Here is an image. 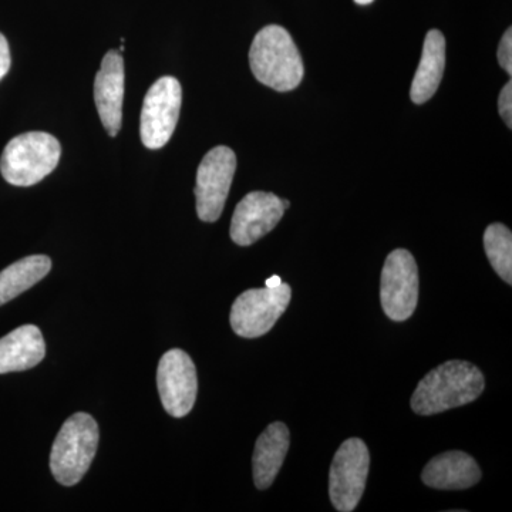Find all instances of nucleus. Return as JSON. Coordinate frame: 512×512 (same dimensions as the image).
<instances>
[{"label":"nucleus","instance_id":"obj_17","mask_svg":"<svg viewBox=\"0 0 512 512\" xmlns=\"http://www.w3.org/2000/svg\"><path fill=\"white\" fill-rule=\"evenodd\" d=\"M52 269L46 255H30L0 272V306L39 284Z\"/></svg>","mask_w":512,"mask_h":512},{"label":"nucleus","instance_id":"obj_22","mask_svg":"<svg viewBox=\"0 0 512 512\" xmlns=\"http://www.w3.org/2000/svg\"><path fill=\"white\" fill-rule=\"evenodd\" d=\"M282 284L281 276L274 275L271 278L266 279L265 286L266 288H278L279 285Z\"/></svg>","mask_w":512,"mask_h":512},{"label":"nucleus","instance_id":"obj_13","mask_svg":"<svg viewBox=\"0 0 512 512\" xmlns=\"http://www.w3.org/2000/svg\"><path fill=\"white\" fill-rule=\"evenodd\" d=\"M423 483L436 490H467L481 480V470L473 457L463 451H447L424 467Z\"/></svg>","mask_w":512,"mask_h":512},{"label":"nucleus","instance_id":"obj_5","mask_svg":"<svg viewBox=\"0 0 512 512\" xmlns=\"http://www.w3.org/2000/svg\"><path fill=\"white\" fill-rule=\"evenodd\" d=\"M292 298V289L282 282L278 288L249 289L238 296L231 309V328L241 338L266 335L284 315Z\"/></svg>","mask_w":512,"mask_h":512},{"label":"nucleus","instance_id":"obj_21","mask_svg":"<svg viewBox=\"0 0 512 512\" xmlns=\"http://www.w3.org/2000/svg\"><path fill=\"white\" fill-rule=\"evenodd\" d=\"M10 64H12V59H10L9 43L6 37L0 33V80L8 74Z\"/></svg>","mask_w":512,"mask_h":512},{"label":"nucleus","instance_id":"obj_7","mask_svg":"<svg viewBox=\"0 0 512 512\" xmlns=\"http://www.w3.org/2000/svg\"><path fill=\"white\" fill-rule=\"evenodd\" d=\"M370 456L360 439L346 440L333 458L329 474V495L340 512L355 510L365 493Z\"/></svg>","mask_w":512,"mask_h":512},{"label":"nucleus","instance_id":"obj_2","mask_svg":"<svg viewBox=\"0 0 512 512\" xmlns=\"http://www.w3.org/2000/svg\"><path fill=\"white\" fill-rule=\"evenodd\" d=\"M249 64L258 82L276 92H291L301 84V53L288 30L278 25L265 26L252 42Z\"/></svg>","mask_w":512,"mask_h":512},{"label":"nucleus","instance_id":"obj_18","mask_svg":"<svg viewBox=\"0 0 512 512\" xmlns=\"http://www.w3.org/2000/svg\"><path fill=\"white\" fill-rule=\"evenodd\" d=\"M484 248L494 271L508 285L512 284V234L503 224H491L485 229Z\"/></svg>","mask_w":512,"mask_h":512},{"label":"nucleus","instance_id":"obj_11","mask_svg":"<svg viewBox=\"0 0 512 512\" xmlns=\"http://www.w3.org/2000/svg\"><path fill=\"white\" fill-rule=\"evenodd\" d=\"M285 211L281 198L272 192H249L235 208L229 235L239 247H249L269 234Z\"/></svg>","mask_w":512,"mask_h":512},{"label":"nucleus","instance_id":"obj_23","mask_svg":"<svg viewBox=\"0 0 512 512\" xmlns=\"http://www.w3.org/2000/svg\"><path fill=\"white\" fill-rule=\"evenodd\" d=\"M357 5H370V3L373 2V0H355Z\"/></svg>","mask_w":512,"mask_h":512},{"label":"nucleus","instance_id":"obj_4","mask_svg":"<svg viewBox=\"0 0 512 512\" xmlns=\"http://www.w3.org/2000/svg\"><path fill=\"white\" fill-rule=\"evenodd\" d=\"M62 156L59 140L43 131L12 138L0 158V173L15 187H32L53 173Z\"/></svg>","mask_w":512,"mask_h":512},{"label":"nucleus","instance_id":"obj_15","mask_svg":"<svg viewBox=\"0 0 512 512\" xmlns=\"http://www.w3.org/2000/svg\"><path fill=\"white\" fill-rule=\"evenodd\" d=\"M289 441L291 437L288 427L281 421L269 424L256 440L252 466L255 485L259 490H266L274 484L288 454Z\"/></svg>","mask_w":512,"mask_h":512},{"label":"nucleus","instance_id":"obj_16","mask_svg":"<svg viewBox=\"0 0 512 512\" xmlns=\"http://www.w3.org/2000/svg\"><path fill=\"white\" fill-rule=\"evenodd\" d=\"M446 69V39L440 30H430L424 40L423 55L410 90L413 103L429 101L439 89Z\"/></svg>","mask_w":512,"mask_h":512},{"label":"nucleus","instance_id":"obj_24","mask_svg":"<svg viewBox=\"0 0 512 512\" xmlns=\"http://www.w3.org/2000/svg\"><path fill=\"white\" fill-rule=\"evenodd\" d=\"M282 204H284L285 210H288L289 205H291V202H289L288 200H282Z\"/></svg>","mask_w":512,"mask_h":512},{"label":"nucleus","instance_id":"obj_9","mask_svg":"<svg viewBox=\"0 0 512 512\" xmlns=\"http://www.w3.org/2000/svg\"><path fill=\"white\" fill-rule=\"evenodd\" d=\"M237 170V156L231 148L220 146L212 148L202 158L197 171V214L201 221L220 220L227 202L232 180Z\"/></svg>","mask_w":512,"mask_h":512},{"label":"nucleus","instance_id":"obj_14","mask_svg":"<svg viewBox=\"0 0 512 512\" xmlns=\"http://www.w3.org/2000/svg\"><path fill=\"white\" fill-rule=\"evenodd\" d=\"M46 356V343L35 325H23L0 339V375L23 372L39 365Z\"/></svg>","mask_w":512,"mask_h":512},{"label":"nucleus","instance_id":"obj_20","mask_svg":"<svg viewBox=\"0 0 512 512\" xmlns=\"http://www.w3.org/2000/svg\"><path fill=\"white\" fill-rule=\"evenodd\" d=\"M498 110L501 117L508 127H512V84L508 82L501 90L500 99H498Z\"/></svg>","mask_w":512,"mask_h":512},{"label":"nucleus","instance_id":"obj_6","mask_svg":"<svg viewBox=\"0 0 512 512\" xmlns=\"http://www.w3.org/2000/svg\"><path fill=\"white\" fill-rule=\"evenodd\" d=\"M183 103V89L175 77L158 79L144 97L140 136L144 146L158 150L170 141L177 127Z\"/></svg>","mask_w":512,"mask_h":512},{"label":"nucleus","instance_id":"obj_3","mask_svg":"<svg viewBox=\"0 0 512 512\" xmlns=\"http://www.w3.org/2000/svg\"><path fill=\"white\" fill-rule=\"evenodd\" d=\"M99 426L90 414L76 413L64 421L50 454L57 483L73 487L86 476L99 446Z\"/></svg>","mask_w":512,"mask_h":512},{"label":"nucleus","instance_id":"obj_19","mask_svg":"<svg viewBox=\"0 0 512 512\" xmlns=\"http://www.w3.org/2000/svg\"><path fill=\"white\" fill-rule=\"evenodd\" d=\"M498 62L505 72L512 74V29H508L498 46Z\"/></svg>","mask_w":512,"mask_h":512},{"label":"nucleus","instance_id":"obj_12","mask_svg":"<svg viewBox=\"0 0 512 512\" xmlns=\"http://www.w3.org/2000/svg\"><path fill=\"white\" fill-rule=\"evenodd\" d=\"M124 60L119 50H110L103 57L99 73L94 80V101L101 123L110 137L120 133L123 121Z\"/></svg>","mask_w":512,"mask_h":512},{"label":"nucleus","instance_id":"obj_1","mask_svg":"<svg viewBox=\"0 0 512 512\" xmlns=\"http://www.w3.org/2000/svg\"><path fill=\"white\" fill-rule=\"evenodd\" d=\"M484 389V375L477 366L450 360L421 380L413 393L412 409L420 416H433L474 402Z\"/></svg>","mask_w":512,"mask_h":512},{"label":"nucleus","instance_id":"obj_10","mask_svg":"<svg viewBox=\"0 0 512 512\" xmlns=\"http://www.w3.org/2000/svg\"><path fill=\"white\" fill-rule=\"evenodd\" d=\"M157 386L161 403L170 416H187L197 400V369L188 353L181 349L168 350L157 370Z\"/></svg>","mask_w":512,"mask_h":512},{"label":"nucleus","instance_id":"obj_8","mask_svg":"<svg viewBox=\"0 0 512 512\" xmlns=\"http://www.w3.org/2000/svg\"><path fill=\"white\" fill-rule=\"evenodd\" d=\"M380 301L384 313L394 322H404L416 311L419 269L406 249H396L387 256L380 281Z\"/></svg>","mask_w":512,"mask_h":512}]
</instances>
